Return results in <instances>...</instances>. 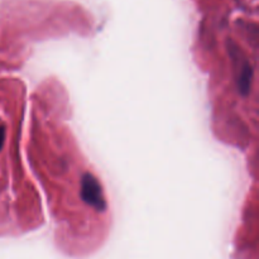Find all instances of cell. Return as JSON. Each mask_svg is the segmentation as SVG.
I'll return each mask as SVG.
<instances>
[{
  "label": "cell",
  "mask_w": 259,
  "mask_h": 259,
  "mask_svg": "<svg viewBox=\"0 0 259 259\" xmlns=\"http://www.w3.org/2000/svg\"><path fill=\"white\" fill-rule=\"evenodd\" d=\"M3 139H4V132H3V129L0 128V147H2L3 144Z\"/></svg>",
  "instance_id": "cell-1"
}]
</instances>
